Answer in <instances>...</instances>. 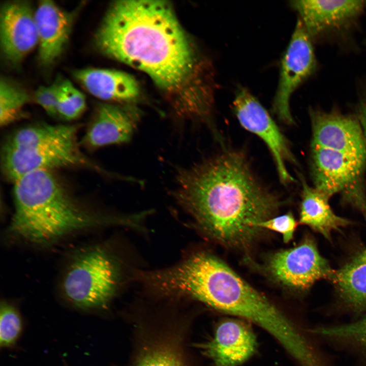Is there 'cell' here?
Masks as SVG:
<instances>
[{"mask_svg": "<svg viewBox=\"0 0 366 366\" xmlns=\"http://www.w3.org/2000/svg\"><path fill=\"white\" fill-rule=\"evenodd\" d=\"M291 5L312 40L349 30L365 7L359 0H297Z\"/></svg>", "mask_w": 366, "mask_h": 366, "instance_id": "10", "label": "cell"}, {"mask_svg": "<svg viewBox=\"0 0 366 366\" xmlns=\"http://www.w3.org/2000/svg\"><path fill=\"white\" fill-rule=\"evenodd\" d=\"M75 78L97 98L106 101H129L139 95L137 81L118 70L88 68L74 72Z\"/></svg>", "mask_w": 366, "mask_h": 366, "instance_id": "17", "label": "cell"}, {"mask_svg": "<svg viewBox=\"0 0 366 366\" xmlns=\"http://www.w3.org/2000/svg\"><path fill=\"white\" fill-rule=\"evenodd\" d=\"M302 197L299 222L307 225L329 239L332 230H338L350 222L334 214L328 204L329 198L315 188L310 187L300 177Z\"/></svg>", "mask_w": 366, "mask_h": 366, "instance_id": "19", "label": "cell"}, {"mask_svg": "<svg viewBox=\"0 0 366 366\" xmlns=\"http://www.w3.org/2000/svg\"><path fill=\"white\" fill-rule=\"evenodd\" d=\"M135 366H185L179 353L168 344L154 345L141 353Z\"/></svg>", "mask_w": 366, "mask_h": 366, "instance_id": "23", "label": "cell"}, {"mask_svg": "<svg viewBox=\"0 0 366 366\" xmlns=\"http://www.w3.org/2000/svg\"><path fill=\"white\" fill-rule=\"evenodd\" d=\"M173 195L205 233L237 248L252 243L258 224L281 203L256 179L244 155L229 150L179 171Z\"/></svg>", "mask_w": 366, "mask_h": 366, "instance_id": "1", "label": "cell"}, {"mask_svg": "<svg viewBox=\"0 0 366 366\" xmlns=\"http://www.w3.org/2000/svg\"><path fill=\"white\" fill-rule=\"evenodd\" d=\"M73 16L51 1L39 3L35 11V19L39 56L43 64H51L62 53L69 37Z\"/></svg>", "mask_w": 366, "mask_h": 366, "instance_id": "16", "label": "cell"}, {"mask_svg": "<svg viewBox=\"0 0 366 366\" xmlns=\"http://www.w3.org/2000/svg\"><path fill=\"white\" fill-rule=\"evenodd\" d=\"M95 42L103 53L143 71L164 89L178 87L194 66L193 49L166 1L114 2Z\"/></svg>", "mask_w": 366, "mask_h": 366, "instance_id": "2", "label": "cell"}, {"mask_svg": "<svg viewBox=\"0 0 366 366\" xmlns=\"http://www.w3.org/2000/svg\"><path fill=\"white\" fill-rule=\"evenodd\" d=\"M365 7H366V1H365Z\"/></svg>", "mask_w": 366, "mask_h": 366, "instance_id": "28", "label": "cell"}, {"mask_svg": "<svg viewBox=\"0 0 366 366\" xmlns=\"http://www.w3.org/2000/svg\"><path fill=\"white\" fill-rule=\"evenodd\" d=\"M312 143L353 156L365 162L366 144L360 124L334 112L311 110Z\"/></svg>", "mask_w": 366, "mask_h": 366, "instance_id": "13", "label": "cell"}, {"mask_svg": "<svg viewBox=\"0 0 366 366\" xmlns=\"http://www.w3.org/2000/svg\"><path fill=\"white\" fill-rule=\"evenodd\" d=\"M119 270L113 257L104 248L92 246L79 252L70 263L62 282L66 298L77 307H103L114 295Z\"/></svg>", "mask_w": 366, "mask_h": 366, "instance_id": "6", "label": "cell"}, {"mask_svg": "<svg viewBox=\"0 0 366 366\" xmlns=\"http://www.w3.org/2000/svg\"><path fill=\"white\" fill-rule=\"evenodd\" d=\"M233 110L241 126L257 135L270 151L282 183L294 180L286 163H296L287 139L265 108L246 88L239 86L232 104Z\"/></svg>", "mask_w": 366, "mask_h": 366, "instance_id": "8", "label": "cell"}, {"mask_svg": "<svg viewBox=\"0 0 366 366\" xmlns=\"http://www.w3.org/2000/svg\"><path fill=\"white\" fill-rule=\"evenodd\" d=\"M315 188L329 198L351 189L359 181L365 161L342 152L311 144Z\"/></svg>", "mask_w": 366, "mask_h": 366, "instance_id": "12", "label": "cell"}, {"mask_svg": "<svg viewBox=\"0 0 366 366\" xmlns=\"http://www.w3.org/2000/svg\"><path fill=\"white\" fill-rule=\"evenodd\" d=\"M329 279L349 311L358 315L366 311V250L340 269L333 270Z\"/></svg>", "mask_w": 366, "mask_h": 366, "instance_id": "18", "label": "cell"}, {"mask_svg": "<svg viewBox=\"0 0 366 366\" xmlns=\"http://www.w3.org/2000/svg\"><path fill=\"white\" fill-rule=\"evenodd\" d=\"M1 46L5 56L13 63L21 60L38 44L35 11L24 1L5 4L1 13Z\"/></svg>", "mask_w": 366, "mask_h": 366, "instance_id": "14", "label": "cell"}, {"mask_svg": "<svg viewBox=\"0 0 366 366\" xmlns=\"http://www.w3.org/2000/svg\"><path fill=\"white\" fill-rule=\"evenodd\" d=\"M29 96L25 90L2 78L0 81V124L6 126L21 115Z\"/></svg>", "mask_w": 366, "mask_h": 366, "instance_id": "21", "label": "cell"}, {"mask_svg": "<svg viewBox=\"0 0 366 366\" xmlns=\"http://www.w3.org/2000/svg\"><path fill=\"white\" fill-rule=\"evenodd\" d=\"M317 60L312 40L298 19L289 45L282 58L278 87L272 110L283 123H294L290 99L296 89L315 71Z\"/></svg>", "mask_w": 366, "mask_h": 366, "instance_id": "7", "label": "cell"}, {"mask_svg": "<svg viewBox=\"0 0 366 366\" xmlns=\"http://www.w3.org/2000/svg\"><path fill=\"white\" fill-rule=\"evenodd\" d=\"M252 324L232 317L220 321L212 337L200 346L214 366H240L252 358L258 347Z\"/></svg>", "mask_w": 366, "mask_h": 366, "instance_id": "11", "label": "cell"}, {"mask_svg": "<svg viewBox=\"0 0 366 366\" xmlns=\"http://www.w3.org/2000/svg\"><path fill=\"white\" fill-rule=\"evenodd\" d=\"M139 113L133 108L108 104L100 105L84 141L96 148L129 142L137 128Z\"/></svg>", "mask_w": 366, "mask_h": 366, "instance_id": "15", "label": "cell"}, {"mask_svg": "<svg viewBox=\"0 0 366 366\" xmlns=\"http://www.w3.org/2000/svg\"><path fill=\"white\" fill-rule=\"evenodd\" d=\"M309 331L332 345L366 356V314L355 321L317 326Z\"/></svg>", "mask_w": 366, "mask_h": 366, "instance_id": "20", "label": "cell"}, {"mask_svg": "<svg viewBox=\"0 0 366 366\" xmlns=\"http://www.w3.org/2000/svg\"><path fill=\"white\" fill-rule=\"evenodd\" d=\"M14 183V211L7 233L17 240L49 246L77 231L125 222L83 207L50 170L34 171Z\"/></svg>", "mask_w": 366, "mask_h": 366, "instance_id": "4", "label": "cell"}, {"mask_svg": "<svg viewBox=\"0 0 366 366\" xmlns=\"http://www.w3.org/2000/svg\"><path fill=\"white\" fill-rule=\"evenodd\" d=\"M76 130L73 126L44 124L17 131L3 146L2 163L5 175L14 182L34 171L82 163Z\"/></svg>", "mask_w": 366, "mask_h": 366, "instance_id": "5", "label": "cell"}, {"mask_svg": "<svg viewBox=\"0 0 366 366\" xmlns=\"http://www.w3.org/2000/svg\"><path fill=\"white\" fill-rule=\"evenodd\" d=\"M359 114L360 126L366 144V94L360 103Z\"/></svg>", "mask_w": 366, "mask_h": 366, "instance_id": "27", "label": "cell"}, {"mask_svg": "<svg viewBox=\"0 0 366 366\" xmlns=\"http://www.w3.org/2000/svg\"><path fill=\"white\" fill-rule=\"evenodd\" d=\"M151 285L162 295L194 297L214 309L255 324L272 338L283 335L290 320L264 296L216 257L198 252L178 264L154 272Z\"/></svg>", "mask_w": 366, "mask_h": 366, "instance_id": "3", "label": "cell"}, {"mask_svg": "<svg viewBox=\"0 0 366 366\" xmlns=\"http://www.w3.org/2000/svg\"><path fill=\"white\" fill-rule=\"evenodd\" d=\"M22 330V321L19 313L12 304L2 301L0 308V345L12 346Z\"/></svg>", "mask_w": 366, "mask_h": 366, "instance_id": "24", "label": "cell"}, {"mask_svg": "<svg viewBox=\"0 0 366 366\" xmlns=\"http://www.w3.org/2000/svg\"><path fill=\"white\" fill-rule=\"evenodd\" d=\"M296 221L291 213L270 218L258 224L260 229L265 228L277 232L282 235L284 242L292 240L296 227Z\"/></svg>", "mask_w": 366, "mask_h": 366, "instance_id": "25", "label": "cell"}, {"mask_svg": "<svg viewBox=\"0 0 366 366\" xmlns=\"http://www.w3.org/2000/svg\"><path fill=\"white\" fill-rule=\"evenodd\" d=\"M59 83V81L57 80L49 85H41L34 94L36 102L53 117L58 115L57 104Z\"/></svg>", "mask_w": 366, "mask_h": 366, "instance_id": "26", "label": "cell"}, {"mask_svg": "<svg viewBox=\"0 0 366 366\" xmlns=\"http://www.w3.org/2000/svg\"><path fill=\"white\" fill-rule=\"evenodd\" d=\"M86 108L84 95L68 80L59 81L57 98L58 114L71 120L80 116Z\"/></svg>", "mask_w": 366, "mask_h": 366, "instance_id": "22", "label": "cell"}, {"mask_svg": "<svg viewBox=\"0 0 366 366\" xmlns=\"http://www.w3.org/2000/svg\"><path fill=\"white\" fill-rule=\"evenodd\" d=\"M267 267L278 282L297 290L306 289L321 279H329L333 271L311 239L276 253L269 258Z\"/></svg>", "mask_w": 366, "mask_h": 366, "instance_id": "9", "label": "cell"}]
</instances>
